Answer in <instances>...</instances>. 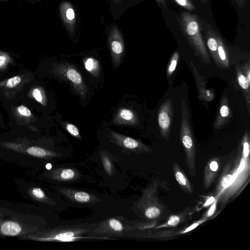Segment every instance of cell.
<instances>
[{
  "label": "cell",
  "mask_w": 250,
  "mask_h": 250,
  "mask_svg": "<svg viewBox=\"0 0 250 250\" xmlns=\"http://www.w3.org/2000/svg\"><path fill=\"white\" fill-rule=\"evenodd\" d=\"M179 21L184 36L196 54L206 63H209V56L201 34L198 17L190 13L183 12L180 14Z\"/></svg>",
  "instance_id": "obj_1"
},
{
  "label": "cell",
  "mask_w": 250,
  "mask_h": 250,
  "mask_svg": "<svg viewBox=\"0 0 250 250\" xmlns=\"http://www.w3.org/2000/svg\"><path fill=\"white\" fill-rule=\"evenodd\" d=\"M181 104L180 138L186 151L188 153H191L194 150V145L189 120L188 112L185 99L182 100Z\"/></svg>",
  "instance_id": "obj_2"
},
{
  "label": "cell",
  "mask_w": 250,
  "mask_h": 250,
  "mask_svg": "<svg viewBox=\"0 0 250 250\" xmlns=\"http://www.w3.org/2000/svg\"><path fill=\"white\" fill-rule=\"evenodd\" d=\"M173 113L172 99L169 98L160 106L158 115V123L161 134L166 137L171 126Z\"/></svg>",
  "instance_id": "obj_3"
},
{
  "label": "cell",
  "mask_w": 250,
  "mask_h": 250,
  "mask_svg": "<svg viewBox=\"0 0 250 250\" xmlns=\"http://www.w3.org/2000/svg\"><path fill=\"white\" fill-rule=\"evenodd\" d=\"M61 76L68 80L82 96L84 97L86 92V87L81 74L71 65L62 64L59 68Z\"/></svg>",
  "instance_id": "obj_4"
},
{
  "label": "cell",
  "mask_w": 250,
  "mask_h": 250,
  "mask_svg": "<svg viewBox=\"0 0 250 250\" xmlns=\"http://www.w3.org/2000/svg\"><path fill=\"white\" fill-rule=\"evenodd\" d=\"M108 41L113 62L118 64L124 51V42L122 34L116 24L109 33Z\"/></svg>",
  "instance_id": "obj_5"
},
{
  "label": "cell",
  "mask_w": 250,
  "mask_h": 250,
  "mask_svg": "<svg viewBox=\"0 0 250 250\" xmlns=\"http://www.w3.org/2000/svg\"><path fill=\"white\" fill-rule=\"evenodd\" d=\"M62 20L67 30L74 33L76 24V14L72 4L67 1L62 2L59 6Z\"/></svg>",
  "instance_id": "obj_6"
},
{
  "label": "cell",
  "mask_w": 250,
  "mask_h": 250,
  "mask_svg": "<svg viewBox=\"0 0 250 250\" xmlns=\"http://www.w3.org/2000/svg\"><path fill=\"white\" fill-rule=\"evenodd\" d=\"M138 119L135 112L126 107L120 108L117 112L113 122L118 125H134L137 123Z\"/></svg>",
  "instance_id": "obj_7"
},
{
  "label": "cell",
  "mask_w": 250,
  "mask_h": 250,
  "mask_svg": "<svg viewBox=\"0 0 250 250\" xmlns=\"http://www.w3.org/2000/svg\"><path fill=\"white\" fill-rule=\"evenodd\" d=\"M207 47L216 63L219 66H223L219 59L217 53V35L214 31L208 30L205 32Z\"/></svg>",
  "instance_id": "obj_8"
},
{
  "label": "cell",
  "mask_w": 250,
  "mask_h": 250,
  "mask_svg": "<svg viewBox=\"0 0 250 250\" xmlns=\"http://www.w3.org/2000/svg\"><path fill=\"white\" fill-rule=\"evenodd\" d=\"M227 99H223L219 108L218 115L215 121V127L220 128L227 123L230 118V109L228 104Z\"/></svg>",
  "instance_id": "obj_9"
},
{
  "label": "cell",
  "mask_w": 250,
  "mask_h": 250,
  "mask_svg": "<svg viewBox=\"0 0 250 250\" xmlns=\"http://www.w3.org/2000/svg\"><path fill=\"white\" fill-rule=\"evenodd\" d=\"M237 73V79L239 85L243 90L246 102L248 104V108H249L250 104V83L246 76L242 72L239 67L236 68Z\"/></svg>",
  "instance_id": "obj_10"
},
{
  "label": "cell",
  "mask_w": 250,
  "mask_h": 250,
  "mask_svg": "<svg viewBox=\"0 0 250 250\" xmlns=\"http://www.w3.org/2000/svg\"><path fill=\"white\" fill-rule=\"evenodd\" d=\"M217 53L219 59L222 66L228 67L229 65V61L227 55V50L223 40L221 37L217 35Z\"/></svg>",
  "instance_id": "obj_11"
},
{
  "label": "cell",
  "mask_w": 250,
  "mask_h": 250,
  "mask_svg": "<svg viewBox=\"0 0 250 250\" xmlns=\"http://www.w3.org/2000/svg\"><path fill=\"white\" fill-rule=\"evenodd\" d=\"M0 229L4 234L9 236L16 235L21 231V226L18 223L11 221L3 223Z\"/></svg>",
  "instance_id": "obj_12"
},
{
  "label": "cell",
  "mask_w": 250,
  "mask_h": 250,
  "mask_svg": "<svg viewBox=\"0 0 250 250\" xmlns=\"http://www.w3.org/2000/svg\"><path fill=\"white\" fill-rule=\"evenodd\" d=\"M86 70L93 76L99 75L100 72V64L98 60L93 58H87L84 61Z\"/></svg>",
  "instance_id": "obj_13"
},
{
  "label": "cell",
  "mask_w": 250,
  "mask_h": 250,
  "mask_svg": "<svg viewBox=\"0 0 250 250\" xmlns=\"http://www.w3.org/2000/svg\"><path fill=\"white\" fill-rule=\"evenodd\" d=\"M179 59V55L177 51H175L173 54L167 69V77L169 78L175 71Z\"/></svg>",
  "instance_id": "obj_14"
},
{
  "label": "cell",
  "mask_w": 250,
  "mask_h": 250,
  "mask_svg": "<svg viewBox=\"0 0 250 250\" xmlns=\"http://www.w3.org/2000/svg\"><path fill=\"white\" fill-rule=\"evenodd\" d=\"M122 141L123 146L129 149L136 148L139 145V143L137 140L128 137L122 136Z\"/></svg>",
  "instance_id": "obj_15"
},
{
  "label": "cell",
  "mask_w": 250,
  "mask_h": 250,
  "mask_svg": "<svg viewBox=\"0 0 250 250\" xmlns=\"http://www.w3.org/2000/svg\"><path fill=\"white\" fill-rule=\"evenodd\" d=\"M175 3L188 11H194L196 7L190 0H173Z\"/></svg>",
  "instance_id": "obj_16"
},
{
  "label": "cell",
  "mask_w": 250,
  "mask_h": 250,
  "mask_svg": "<svg viewBox=\"0 0 250 250\" xmlns=\"http://www.w3.org/2000/svg\"><path fill=\"white\" fill-rule=\"evenodd\" d=\"M27 152L33 156L43 157L46 153L44 149L37 146H32L27 149Z\"/></svg>",
  "instance_id": "obj_17"
},
{
  "label": "cell",
  "mask_w": 250,
  "mask_h": 250,
  "mask_svg": "<svg viewBox=\"0 0 250 250\" xmlns=\"http://www.w3.org/2000/svg\"><path fill=\"white\" fill-rule=\"evenodd\" d=\"M161 213L159 208L155 207H151L148 208L146 212L145 215L149 219H153L158 217Z\"/></svg>",
  "instance_id": "obj_18"
},
{
  "label": "cell",
  "mask_w": 250,
  "mask_h": 250,
  "mask_svg": "<svg viewBox=\"0 0 250 250\" xmlns=\"http://www.w3.org/2000/svg\"><path fill=\"white\" fill-rule=\"evenodd\" d=\"M75 200L80 202L85 203L88 202L90 199L88 194L84 192H78L74 195Z\"/></svg>",
  "instance_id": "obj_19"
},
{
  "label": "cell",
  "mask_w": 250,
  "mask_h": 250,
  "mask_svg": "<svg viewBox=\"0 0 250 250\" xmlns=\"http://www.w3.org/2000/svg\"><path fill=\"white\" fill-rule=\"evenodd\" d=\"M66 130L72 136L77 137L80 136V132L78 128L75 125L67 123L65 125Z\"/></svg>",
  "instance_id": "obj_20"
},
{
  "label": "cell",
  "mask_w": 250,
  "mask_h": 250,
  "mask_svg": "<svg viewBox=\"0 0 250 250\" xmlns=\"http://www.w3.org/2000/svg\"><path fill=\"white\" fill-rule=\"evenodd\" d=\"M21 81V78L19 76H14L8 80L6 85L9 88L14 87L19 84Z\"/></svg>",
  "instance_id": "obj_21"
},
{
  "label": "cell",
  "mask_w": 250,
  "mask_h": 250,
  "mask_svg": "<svg viewBox=\"0 0 250 250\" xmlns=\"http://www.w3.org/2000/svg\"><path fill=\"white\" fill-rule=\"evenodd\" d=\"M110 227L114 230L119 231L123 230V226L121 223L115 219H110L109 221Z\"/></svg>",
  "instance_id": "obj_22"
},
{
  "label": "cell",
  "mask_w": 250,
  "mask_h": 250,
  "mask_svg": "<svg viewBox=\"0 0 250 250\" xmlns=\"http://www.w3.org/2000/svg\"><path fill=\"white\" fill-rule=\"evenodd\" d=\"M248 133L246 132V134L244 137V141L243 143V155L245 158H247L249 156L250 153V144L248 141Z\"/></svg>",
  "instance_id": "obj_23"
},
{
  "label": "cell",
  "mask_w": 250,
  "mask_h": 250,
  "mask_svg": "<svg viewBox=\"0 0 250 250\" xmlns=\"http://www.w3.org/2000/svg\"><path fill=\"white\" fill-rule=\"evenodd\" d=\"M175 176L176 180L181 185L185 186L187 184V179L181 171H177Z\"/></svg>",
  "instance_id": "obj_24"
},
{
  "label": "cell",
  "mask_w": 250,
  "mask_h": 250,
  "mask_svg": "<svg viewBox=\"0 0 250 250\" xmlns=\"http://www.w3.org/2000/svg\"><path fill=\"white\" fill-rule=\"evenodd\" d=\"M18 112L21 115L25 117H30L32 115L31 111L28 107L24 105H21L18 108Z\"/></svg>",
  "instance_id": "obj_25"
},
{
  "label": "cell",
  "mask_w": 250,
  "mask_h": 250,
  "mask_svg": "<svg viewBox=\"0 0 250 250\" xmlns=\"http://www.w3.org/2000/svg\"><path fill=\"white\" fill-rule=\"evenodd\" d=\"M61 176L64 179H70L74 176V172L70 169H64L62 171Z\"/></svg>",
  "instance_id": "obj_26"
},
{
  "label": "cell",
  "mask_w": 250,
  "mask_h": 250,
  "mask_svg": "<svg viewBox=\"0 0 250 250\" xmlns=\"http://www.w3.org/2000/svg\"><path fill=\"white\" fill-rule=\"evenodd\" d=\"M232 176L230 174H228L224 176L221 181L222 187L225 188L229 186L232 180Z\"/></svg>",
  "instance_id": "obj_27"
},
{
  "label": "cell",
  "mask_w": 250,
  "mask_h": 250,
  "mask_svg": "<svg viewBox=\"0 0 250 250\" xmlns=\"http://www.w3.org/2000/svg\"><path fill=\"white\" fill-rule=\"evenodd\" d=\"M180 218L176 215H172L169 218L167 221V224L169 226H175L180 222Z\"/></svg>",
  "instance_id": "obj_28"
},
{
  "label": "cell",
  "mask_w": 250,
  "mask_h": 250,
  "mask_svg": "<svg viewBox=\"0 0 250 250\" xmlns=\"http://www.w3.org/2000/svg\"><path fill=\"white\" fill-rule=\"evenodd\" d=\"M34 98L39 102L42 103L43 98L41 91L38 88H35L33 91Z\"/></svg>",
  "instance_id": "obj_29"
},
{
  "label": "cell",
  "mask_w": 250,
  "mask_h": 250,
  "mask_svg": "<svg viewBox=\"0 0 250 250\" xmlns=\"http://www.w3.org/2000/svg\"><path fill=\"white\" fill-rule=\"evenodd\" d=\"M33 194L38 198L42 199L44 197L43 191L39 188H34L32 190Z\"/></svg>",
  "instance_id": "obj_30"
},
{
  "label": "cell",
  "mask_w": 250,
  "mask_h": 250,
  "mask_svg": "<svg viewBox=\"0 0 250 250\" xmlns=\"http://www.w3.org/2000/svg\"><path fill=\"white\" fill-rule=\"evenodd\" d=\"M9 57L4 52L0 51V67L3 66L6 62H7Z\"/></svg>",
  "instance_id": "obj_31"
},
{
  "label": "cell",
  "mask_w": 250,
  "mask_h": 250,
  "mask_svg": "<svg viewBox=\"0 0 250 250\" xmlns=\"http://www.w3.org/2000/svg\"><path fill=\"white\" fill-rule=\"evenodd\" d=\"M243 73L250 82V68L249 62L245 64L243 67Z\"/></svg>",
  "instance_id": "obj_32"
},
{
  "label": "cell",
  "mask_w": 250,
  "mask_h": 250,
  "mask_svg": "<svg viewBox=\"0 0 250 250\" xmlns=\"http://www.w3.org/2000/svg\"><path fill=\"white\" fill-rule=\"evenodd\" d=\"M204 221V220H201L197 223H195L193 224L192 225L190 226L189 227L187 228L184 231H183L181 233H186V232H189V231L192 230V229L196 228L200 224L203 223Z\"/></svg>",
  "instance_id": "obj_33"
},
{
  "label": "cell",
  "mask_w": 250,
  "mask_h": 250,
  "mask_svg": "<svg viewBox=\"0 0 250 250\" xmlns=\"http://www.w3.org/2000/svg\"><path fill=\"white\" fill-rule=\"evenodd\" d=\"M216 201H215V202H214L213 204L209 208V209L208 211V217L212 215L214 213L215 209H216Z\"/></svg>",
  "instance_id": "obj_34"
},
{
  "label": "cell",
  "mask_w": 250,
  "mask_h": 250,
  "mask_svg": "<svg viewBox=\"0 0 250 250\" xmlns=\"http://www.w3.org/2000/svg\"><path fill=\"white\" fill-rule=\"evenodd\" d=\"M218 168V165L215 161H212L210 164V169L213 171H216Z\"/></svg>",
  "instance_id": "obj_35"
},
{
  "label": "cell",
  "mask_w": 250,
  "mask_h": 250,
  "mask_svg": "<svg viewBox=\"0 0 250 250\" xmlns=\"http://www.w3.org/2000/svg\"><path fill=\"white\" fill-rule=\"evenodd\" d=\"M239 7L244 8L246 3V0H234Z\"/></svg>",
  "instance_id": "obj_36"
},
{
  "label": "cell",
  "mask_w": 250,
  "mask_h": 250,
  "mask_svg": "<svg viewBox=\"0 0 250 250\" xmlns=\"http://www.w3.org/2000/svg\"><path fill=\"white\" fill-rule=\"evenodd\" d=\"M215 201V198L213 197H209L205 202L204 204V206H208L209 205L211 204L212 203H213Z\"/></svg>",
  "instance_id": "obj_37"
},
{
  "label": "cell",
  "mask_w": 250,
  "mask_h": 250,
  "mask_svg": "<svg viewBox=\"0 0 250 250\" xmlns=\"http://www.w3.org/2000/svg\"><path fill=\"white\" fill-rule=\"evenodd\" d=\"M157 3L161 6H163L165 9H166V5L165 0H155Z\"/></svg>",
  "instance_id": "obj_38"
},
{
  "label": "cell",
  "mask_w": 250,
  "mask_h": 250,
  "mask_svg": "<svg viewBox=\"0 0 250 250\" xmlns=\"http://www.w3.org/2000/svg\"><path fill=\"white\" fill-rule=\"evenodd\" d=\"M244 166H245V163L243 161L240 165L239 168L237 169V170L236 171V173L237 174L239 173L241 171V170L243 169V168L244 167Z\"/></svg>",
  "instance_id": "obj_39"
},
{
  "label": "cell",
  "mask_w": 250,
  "mask_h": 250,
  "mask_svg": "<svg viewBox=\"0 0 250 250\" xmlns=\"http://www.w3.org/2000/svg\"><path fill=\"white\" fill-rule=\"evenodd\" d=\"M104 164H105V167H106V168H107V170L110 171V167H108V165H110V164L107 165V164H109V162L107 160H106L105 161Z\"/></svg>",
  "instance_id": "obj_40"
},
{
  "label": "cell",
  "mask_w": 250,
  "mask_h": 250,
  "mask_svg": "<svg viewBox=\"0 0 250 250\" xmlns=\"http://www.w3.org/2000/svg\"><path fill=\"white\" fill-rule=\"evenodd\" d=\"M52 167V165L51 164H47L46 165V168L47 169H50Z\"/></svg>",
  "instance_id": "obj_41"
},
{
  "label": "cell",
  "mask_w": 250,
  "mask_h": 250,
  "mask_svg": "<svg viewBox=\"0 0 250 250\" xmlns=\"http://www.w3.org/2000/svg\"><path fill=\"white\" fill-rule=\"evenodd\" d=\"M122 0H113V1L115 2H116V3H119Z\"/></svg>",
  "instance_id": "obj_42"
},
{
  "label": "cell",
  "mask_w": 250,
  "mask_h": 250,
  "mask_svg": "<svg viewBox=\"0 0 250 250\" xmlns=\"http://www.w3.org/2000/svg\"><path fill=\"white\" fill-rule=\"evenodd\" d=\"M201 2H202L203 3H205L206 1H207V0H200Z\"/></svg>",
  "instance_id": "obj_43"
}]
</instances>
